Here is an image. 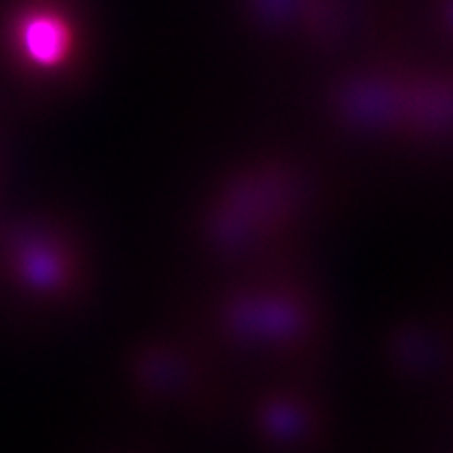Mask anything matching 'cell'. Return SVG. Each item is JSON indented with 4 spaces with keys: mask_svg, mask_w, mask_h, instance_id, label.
<instances>
[{
    "mask_svg": "<svg viewBox=\"0 0 453 453\" xmlns=\"http://www.w3.org/2000/svg\"><path fill=\"white\" fill-rule=\"evenodd\" d=\"M74 28L57 0L0 4V65L27 81L53 80L74 55Z\"/></svg>",
    "mask_w": 453,
    "mask_h": 453,
    "instance_id": "cell-1",
    "label": "cell"
}]
</instances>
